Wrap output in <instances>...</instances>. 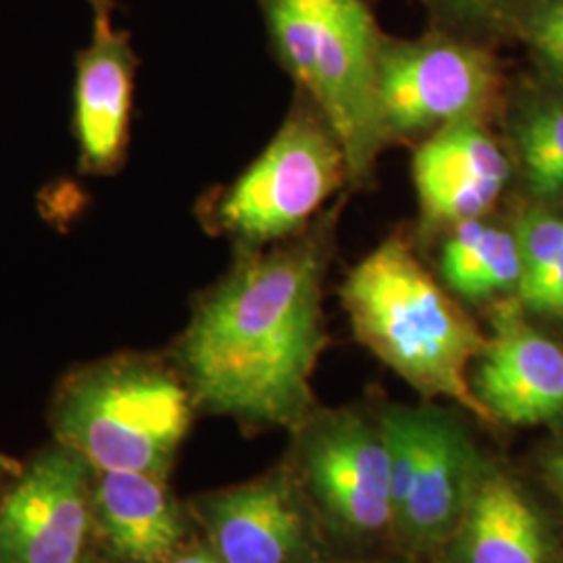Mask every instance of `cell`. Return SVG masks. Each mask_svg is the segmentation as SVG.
I'll list each match as a JSON object with an SVG mask.
<instances>
[{
  "label": "cell",
  "mask_w": 563,
  "mask_h": 563,
  "mask_svg": "<svg viewBox=\"0 0 563 563\" xmlns=\"http://www.w3.org/2000/svg\"><path fill=\"white\" fill-rule=\"evenodd\" d=\"M346 197L301 232L236 249L195 302L176 365L195 407L249 426L297 432L316 411L311 378L328 344L323 284Z\"/></svg>",
  "instance_id": "6da1fadb"
},
{
  "label": "cell",
  "mask_w": 563,
  "mask_h": 563,
  "mask_svg": "<svg viewBox=\"0 0 563 563\" xmlns=\"http://www.w3.org/2000/svg\"><path fill=\"white\" fill-rule=\"evenodd\" d=\"M341 301L355 339L422 397H444L495 423L470 374L486 334L426 267L416 236L397 230L355 263L342 282Z\"/></svg>",
  "instance_id": "7a4b0ae2"
},
{
  "label": "cell",
  "mask_w": 563,
  "mask_h": 563,
  "mask_svg": "<svg viewBox=\"0 0 563 563\" xmlns=\"http://www.w3.org/2000/svg\"><path fill=\"white\" fill-rule=\"evenodd\" d=\"M272 48L297 92L339 134L349 162V190H365L388 148L376 80L386 34L369 0H257Z\"/></svg>",
  "instance_id": "3957f363"
},
{
  "label": "cell",
  "mask_w": 563,
  "mask_h": 563,
  "mask_svg": "<svg viewBox=\"0 0 563 563\" xmlns=\"http://www.w3.org/2000/svg\"><path fill=\"white\" fill-rule=\"evenodd\" d=\"M192 409L178 369L142 355H118L78 367L60 383L53 428L57 443L92 470L165 481Z\"/></svg>",
  "instance_id": "277c9868"
},
{
  "label": "cell",
  "mask_w": 563,
  "mask_h": 563,
  "mask_svg": "<svg viewBox=\"0 0 563 563\" xmlns=\"http://www.w3.org/2000/svg\"><path fill=\"white\" fill-rule=\"evenodd\" d=\"M342 188H349V162L341 139L297 92L262 155L236 180L209 192L199 216L211 234L236 249H257L301 232Z\"/></svg>",
  "instance_id": "5b68a950"
},
{
  "label": "cell",
  "mask_w": 563,
  "mask_h": 563,
  "mask_svg": "<svg viewBox=\"0 0 563 563\" xmlns=\"http://www.w3.org/2000/svg\"><path fill=\"white\" fill-rule=\"evenodd\" d=\"M504 67L493 46L428 27L418 38L386 36L376 107L386 146H413L457 121L504 115Z\"/></svg>",
  "instance_id": "8992f818"
},
{
  "label": "cell",
  "mask_w": 563,
  "mask_h": 563,
  "mask_svg": "<svg viewBox=\"0 0 563 563\" xmlns=\"http://www.w3.org/2000/svg\"><path fill=\"white\" fill-rule=\"evenodd\" d=\"M295 439L290 467L325 532L357 544L390 539V449L380 420L357 409H318Z\"/></svg>",
  "instance_id": "52a82bcc"
},
{
  "label": "cell",
  "mask_w": 563,
  "mask_h": 563,
  "mask_svg": "<svg viewBox=\"0 0 563 563\" xmlns=\"http://www.w3.org/2000/svg\"><path fill=\"white\" fill-rule=\"evenodd\" d=\"M188 516L223 563H325L328 532L295 470L197 497Z\"/></svg>",
  "instance_id": "ba28073f"
},
{
  "label": "cell",
  "mask_w": 563,
  "mask_h": 563,
  "mask_svg": "<svg viewBox=\"0 0 563 563\" xmlns=\"http://www.w3.org/2000/svg\"><path fill=\"white\" fill-rule=\"evenodd\" d=\"M92 467L57 444L25 470L0 505V563H80L90 518Z\"/></svg>",
  "instance_id": "9c48e42d"
},
{
  "label": "cell",
  "mask_w": 563,
  "mask_h": 563,
  "mask_svg": "<svg viewBox=\"0 0 563 563\" xmlns=\"http://www.w3.org/2000/svg\"><path fill=\"white\" fill-rule=\"evenodd\" d=\"M490 334L476 360L472 390L495 423L563 420V346L528 320L516 297L490 305Z\"/></svg>",
  "instance_id": "30bf717a"
},
{
  "label": "cell",
  "mask_w": 563,
  "mask_h": 563,
  "mask_svg": "<svg viewBox=\"0 0 563 563\" xmlns=\"http://www.w3.org/2000/svg\"><path fill=\"white\" fill-rule=\"evenodd\" d=\"M411 178L420 207L418 236L490 216L514 178V162L490 123L457 121L413 146Z\"/></svg>",
  "instance_id": "8fae6325"
},
{
  "label": "cell",
  "mask_w": 563,
  "mask_h": 563,
  "mask_svg": "<svg viewBox=\"0 0 563 563\" xmlns=\"http://www.w3.org/2000/svg\"><path fill=\"white\" fill-rule=\"evenodd\" d=\"M416 426L413 478L390 541L409 558H426L441 553L462 522L484 455L449 409L416 407Z\"/></svg>",
  "instance_id": "7c38bea8"
},
{
  "label": "cell",
  "mask_w": 563,
  "mask_h": 563,
  "mask_svg": "<svg viewBox=\"0 0 563 563\" xmlns=\"http://www.w3.org/2000/svg\"><path fill=\"white\" fill-rule=\"evenodd\" d=\"M439 555L441 563H563V547L534 495L483 457L462 522Z\"/></svg>",
  "instance_id": "4fadbf2b"
},
{
  "label": "cell",
  "mask_w": 563,
  "mask_h": 563,
  "mask_svg": "<svg viewBox=\"0 0 563 563\" xmlns=\"http://www.w3.org/2000/svg\"><path fill=\"white\" fill-rule=\"evenodd\" d=\"M134 74L136 57L128 34L113 27L111 11H97L74 86V130L86 174L109 176L125 159Z\"/></svg>",
  "instance_id": "5bb4252c"
},
{
  "label": "cell",
  "mask_w": 563,
  "mask_h": 563,
  "mask_svg": "<svg viewBox=\"0 0 563 563\" xmlns=\"http://www.w3.org/2000/svg\"><path fill=\"white\" fill-rule=\"evenodd\" d=\"M92 532L120 563H162L186 544L190 526L165 481L92 470Z\"/></svg>",
  "instance_id": "9a60e30c"
},
{
  "label": "cell",
  "mask_w": 563,
  "mask_h": 563,
  "mask_svg": "<svg viewBox=\"0 0 563 563\" xmlns=\"http://www.w3.org/2000/svg\"><path fill=\"white\" fill-rule=\"evenodd\" d=\"M439 236V280L455 299L493 305L516 297L522 263L514 223L484 216L451 225Z\"/></svg>",
  "instance_id": "2e32d148"
},
{
  "label": "cell",
  "mask_w": 563,
  "mask_h": 563,
  "mask_svg": "<svg viewBox=\"0 0 563 563\" xmlns=\"http://www.w3.org/2000/svg\"><path fill=\"white\" fill-rule=\"evenodd\" d=\"M509 155L530 202L563 205V92L541 81L505 101Z\"/></svg>",
  "instance_id": "e0dca14e"
},
{
  "label": "cell",
  "mask_w": 563,
  "mask_h": 563,
  "mask_svg": "<svg viewBox=\"0 0 563 563\" xmlns=\"http://www.w3.org/2000/svg\"><path fill=\"white\" fill-rule=\"evenodd\" d=\"M511 223L522 263L516 299L528 316L563 322V213L560 207L528 202Z\"/></svg>",
  "instance_id": "ac0fdd59"
},
{
  "label": "cell",
  "mask_w": 563,
  "mask_h": 563,
  "mask_svg": "<svg viewBox=\"0 0 563 563\" xmlns=\"http://www.w3.org/2000/svg\"><path fill=\"white\" fill-rule=\"evenodd\" d=\"M430 18V27L463 41L495 42L514 34L534 0H418Z\"/></svg>",
  "instance_id": "d6986e66"
},
{
  "label": "cell",
  "mask_w": 563,
  "mask_h": 563,
  "mask_svg": "<svg viewBox=\"0 0 563 563\" xmlns=\"http://www.w3.org/2000/svg\"><path fill=\"white\" fill-rule=\"evenodd\" d=\"M541 81L563 92V0H534L518 23Z\"/></svg>",
  "instance_id": "ffe728a7"
},
{
  "label": "cell",
  "mask_w": 563,
  "mask_h": 563,
  "mask_svg": "<svg viewBox=\"0 0 563 563\" xmlns=\"http://www.w3.org/2000/svg\"><path fill=\"white\" fill-rule=\"evenodd\" d=\"M543 472L544 481L563 504V439L544 455Z\"/></svg>",
  "instance_id": "44dd1931"
},
{
  "label": "cell",
  "mask_w": 563,
  "mask_h": 563,
  "mask_svg": "<svg viewBox=\"0 0 563 563\" xmlns=\"http://www.w3.org/2000/svg\"><path fill=\"white\" fill-rule=\"evenodd\" d=\"M162 563H223L220 555L207 543L184 544L172 558Z\"/></svg>",
  "instance_id": "7402d4cb"
},
{
  "label": "cell",
  "mask_w": 563,
  "mask_h": 563,
  "mask_svg": "<svg viewBox=\"0 0 563 563\" xmlns=\"http://www.w3.org/2000/svg\"><path fill=\"white\" fill-rule=\"evenodd\" d=\"M0 474H15V476H20L21 467L18 465V462L7 460V457L0 455Z\"/></svg>",
  "instance_id": "603a6c76"
},
{
  "label": "cell",
  "mask_w": 563,
  "mask_h": 563,
  "mask_svg": "<svg viewBox=\"0 0 563 563\" xmlns=\"http://www.w3.org/2000/svg\"><path fill=\"white\" fill-rule=\"evenodd\" d=\"M86 2L95 9V13L97 11H111V7H113L111 0H86Z\"/></svg>",
  "instance_id": "cb8c5ba5"
},
{
  "label": "cell",
  "mask_w": 563,
  "mask_h": 563,
  "mask_svg": "<svg viewBox=\"0 0 563 563\" xmlns=\"http://www.w3.org/2000/svg\"><path fill=\"white\" fill-rule=\"evenodd\" d=\"M80 563H104V562H99V560H88V558H81Z\"/></svg>",
  "instance_id": "d4e9b609"
},
{
  "label": "cell",
  "mask_w": 563,
  "mask_h": 563,
  "mask_svg": "<svg viewBox=\"0 0 563 563\" xmlns=\"http://www.w3.org/2000/svg\"><path fill=\"white\" fill-rule=\"evenodd\" d=\"M325 563H388V562H325Z\"/></svg>",
  "instance_id": "484cf974"
}]
</instances>
